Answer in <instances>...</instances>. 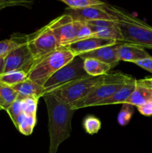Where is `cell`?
<instances>
[{
    "instance_id": "1",
    "label": "cell",
    "mask_w": 152,
    "mask_h": 153,
    "mask_svg": "<svg viewBox=\"0 0 152 153\" xmlns=\"http://www.w3.org/2000/svg\"><path fill=\"white\" fill-rule=\"evenodd\" d=\"M43 98L49 116V153H57L60 145L71 135L72 119L75 111L69 103L63 102L50 93L45 94Z\"/></svg>"
},
{
    "instance_id": "2",
    "label": "cell",
    "mask_w": 152,
    "mask_h": 153,
    "mask_svg": "<svg viewBox=\"0 0 152 153\" xmlns=\"http://www.w3.org/2000/svg\"><path fill=\"white\" fill-rule=\"evenodd\" d=\"M131 77L121 72L108 73L99 76H87L61 85L48 93L55 95L63 102L70 104L86 97L97 87L105 82H127L132 79Z\"/></svg>"
},
{
    "instance_id": "3",
    "label": "cell",
    "mask_w": 152,
    "mask_h": 153,
    "mask_svg": "<svg viewBox=\"0 0 152 153\" xmlns=\"http://www.w3.org/2000/svg\"><path fill=\"white\" fill-rule=\"evenodd\" d=\"M75 55L70 50L61 46L42 58L27 74V77L43 87L46 81L60 68L71 61Z\"/></svg>"
},
{
    "instance_id": "4",
    "label": "cell",
    "mask_w": 152,
    "mask_h": 153,
    "mask_svg": "<svg viewBox=\"0 0 152 153\" xmlns=\"http://www.w3.org/2000/svg\"><path fill=\"white\" fill-rule=\"evenodd\" d=\"M84 24L85 22L75 20L70 15L64 13L51 21L48 26L61 47L80 40V31Z\"/></svg>"
},
{
    "instance_id": "5",
    "label": "cell",
    "mask_w": 152,
    "mask_h": 153,
    "mask_svg": "<svg viewBox=\"0 0 152 153\" xmlns=\"http://www.w3.org/2000/svg\"><path fill=\"white\" fill-rule=\"evenodd\" d=\"M117 23L123 36V43L152 49V26L135 16L131 22Z\"/></svg>"
},
{
    "instance_id": "6",
    "label": "cell",
    "mask_w": 152,
    "mask_h": 153,
    "mask_svg": "<svg viewBox=\"0 0 152 153\" xmlns=\"http://www.w3.org/2000/svg\"><path fill=\"white\" fill-rule=\"evenodd\" d=\"M27 41L34 59V67L42 58L60 47L48 25L27 35Z\"/></svg>"
},
{
    "instance_id": "7",
    "label": "cell",
    "mask_w": 152,
    "mask_h": 153,
    "mask_svg": "<svg viewBox=\"0 0 152 153\" xmlns=\"http://www.w3.org/2000/svg\"><path fill=\"white\" fill-rule=\"evenodd\" d=\"M87 76L83 68V59L79 56H75L46 81L43 86V95L61 85Z\"/></svg>"
},
{
    "instance_id": "8",
    "label": "cell",
    "mask_w": 152,
    "mask_h": 153,
    "mask_svg": "<svg viewBox=\"0 0 152 153\" xmlns=\"http://www.w3.org/2000/svg\"><path fill=\"white\" fill-rule=\"evenodd\" d=\"M125 83L127 82H105L97 87L84 98L75 102L70 103V106L72 109L75 111L86 107H95L100 102L112 97L115 93L120 90Z\"/></svg>"
},
{
    "instance_id": "9",
    "label": "cell",
    "mask_w": 152,
    "mask_h": 153,
    "mask_svg": "<svg viewBox=\"0 0 152 153\" xmlns=\"http://www.w3.org/2000/svg\"><path fill=\"white\" fill-rule=\"evenodd\" d=\"M4 73L22 71L28 74L34 67V59L28 46L27 39L17 48L12 51L5 58Z\"/></svg>"
},
{
    "instance_id": "10",
    "label": "cell",
    "mask_w": 152,
    "mask_h": 153,
    "mask_svg": "<svg viewBox=\"0 0 152 153\" xmlns=\"http://www.w3.org/2000/svg\"><path fill=\"white\" fill-rule=\"evenodd\" d=\"M85 22L90 28L92 32V37L109 39L118 43H123V36L116 22L109 20H92Z\"/></svg>"
},
{
    "instance_id": "11",
    "label": "cell",
    "mask_w": 152,
    "mask_h": 153,
    "mask_svg": "<svg viewBox=\"0 0 152 153\" xmlns=\"http://www.w3.org/2000/svg\"><path fill=\"white\" fill-rule=\"evenodd\" d=\"M118 42L115 40H109V39L90 37L70 43L64 46L63 47H66L71 51L75 56H78L81 54L90 52L94 49L104 46H111V45L116 44Z\"/></svg>"
},
{
    "instance_id": "12",
    "label": "cell",
    "mask_w": 152,
    "mask_h": 153,
    "mask_svg": "<svg viewBox=\"0 0 152 153\" xmlns=\"http://www.w3.org/2000/svg\"><path fill=\"white\" fill-rule=\"evenodd\" d=\"M120 43H117L116 44L111 45V46L98 48L90 52L81 54L78 56L80 57L82 59L94 58V59L98 60L101 62L110 65V67L113 69V67L118 65L119 62L117 56V50Z\"/></svg>"
},
{
    "instance_id": "13",
    "label": "cell",
    "mask_w": 152,
    "mask_h": 153,
    "mask_svg": "<svg viewBox=\"0 0 152 153\" xmlns=\"http://www.w3.org/2000/svg\"><path fill=\"white\" fill-rule=\"evenodd\" d=\"M118 59L120 61L135 63L151 55L145 48L129 43H120L117 50Z\"/></svg>"
},
{
    "instance_id": "14",
    "label": "cell",
    "mask_w": 152,
    "mask_h": 153,
    "mask_svg": "<svg viewBox=\"0 0 152 153\" xmlns=\"http://www.w3.org/2000/svg\"><path fill=\"white\" fill-rule=\"evenodd\" d=\"M12 88L17 93L19 99L33 98L39 100L43 95V88L27 78L25 80L12 86Z\"/></svg>"
},
{
    "instance_id": "15",
    "label": "cell",
    "mask_w": 152,
    "mask_h": 153,
    "mask_svg": "<svg viewBox=\"0 0 152 153\" xmlns=\"http://www.w3.org/2000/svg\"><path fill=\"white\" fill-rule=\"evenodd\" d=\"M137 80L133 79L132 80L129 81L125 84L123 87L120 90L115 93L112 97L108 98L107 100L101 102L97 106L106 105H114V104H124L126 102L132 93L135 90L137 87Z\"/></svg>"
},
{
    "instance_id": "16",
    "label": "cell",
    "mask_w": 152,
    "mask_h": 153,
    "mask_svg": "<svg viewBox=\"0 0 152 153\" xmlns=\"http://www.w3.org/2000/svg\"><path fill=\"white\" fill-rule=\"evenodd\" d=\"M137 87L125 103L138 107L152 100V89L148 85L137 80Z\"/></svg>"
},
{
    "instance_id": "17",
    "label": "cell",
    "mask_w": 152,
    "mask_h": 153,
    "mask_svg": "<svg viewBox=\"0 0 152 153\" xmlns=\"http://www.w3.org/2000/svg\"><path fill=\"white\" fill-rule=\"evenodd\" d=\"M83 68L88 76H104L109 73L111 67L110 65L94 58L83 59Z\"/></svg>"
},
{
    "instance_id": "18",
    "label": "cell",
    "mask_w": 152,
    "mask_h": 153,
    "mask_svg": "<svg viewBox=\"0 0 152 153\" xmlns=\"http://www.w3.org/2000/svg\"><path fill=\"white\" fill-rule=\"evenodd\" d=\"M27 39L25 34H13L10 39L0 41V58H5Z\"/></svg>"
},
{
    "instance_id": "19",
    "label": "cell",
    "mask_w": 152,
    "mask_h": 153,
    "mask_svg": "<svg viewBox=\"0 0 152 153\" xmlns=\"http://www.w3.org/2000/svg\"><path fill=\"white\" fill-rule=\"evenodd\" d=\"M36 121L37 119L35 116H29L22 113L18 117L14 125L19 132L24 135L28 136L32 134L36 125Z\"/></svg>"
},
{
    "instance_id": "20",
    "label": "cell",
    "mask_w": 152,
    "mask_h": 153,
    "mask_svg": "<svg viewBox=\"0 0 152 153\" xmlns=\"http://www.w3.org/2000/svg\"><path fill=\"white\" fill-rule=\"evenodd\" d=\"M27 74L22 71H10L0 75V84L13 86L27 79Z\"/></svg>"
},
{
    "instance_id": "21",
    "label": "cell",
    "mask_w": 152,
    "mask_h": 153,
    "mask_svg": "<svg viewBox=\"0 0 152 153\" xmlns=\"http://www.w3.org/2000/svg\"><path fill=\"white\" fill-rule=\"evenodd\" d=\"M0 97L5 105V111L7 108L17 99L18 94L12 87L0 84Z\"/></svg>"
},
{
    "instance_id": "22",
    "label": "cell",
    "mask_w": 152,
    "mask_h": 153,
    "mask_svg": "<svg viewBox=\"0 0 152 153\" xmlns=\"http://www.w3.org/2000/svg\"><path fill=\"white\" fill-rule=\"evenodd\" d=\"M67 4L70 9H81L91 6L99 5L105 1L102 0H59Z\"/></svg>"
},
{
    "instance_id": "23",
    "label": "cell",
    "mask_w": 152,
    "mask_h": 153,
    "mask_svg": "<svg viewBox=\"0 0 152 153\" xmlns=\"http://www.w3.org/2000/svg\"><path fill=\"white\" fill-rule=\"evenodd\" d=\"M134 112V106L128 103L122 104V107L119 111L117 117L119 124L122 126H127L132 118Z\"/></svg>"
},
{
    "instance_id": "24",
    "label": "cell",
    "mask_w": 152,
    "mask_h": 153,
    "mask_svg": "<svg viewBox=\"0 0 152 153\" xmlns=\"http://www.w3.org/2000/svg\"><path fill=\"white\" fill-rule=\"evenodd\" d=\"M83 126L86 133L94 134L98 132L101 128V123L98 118L94 116H87L83 122Z\"/></svg>"
},
{
    "instance_id": "25",
    "label": "cell",
    "mask_w": 152,
    "mask_h": 153,
    "mask_svg": "<svg viewBox=\"0 0 152 153\" xmlns=\"http://www.w3.org/2000/svg\"><path fill=\"white\" fill-rule=\"evenodd\" d=\"M34 3V0H0V11L9 7H25L31 8Z\"/></svg>"
},
{
    "instance_id": "26",
    "label": "cell",
    "mask_w": 152,
    "mask_h": 153,
    "mask_svg": "<svg viewBox=\"0 0 152 153\" xmlns=\"http://www.w3.org/2000/svg\"><path fill=\"white\" fill-rule=\"evenodd\" d=\"M22 100V111L25 114L29 116H35L37 113V108L38 100L37 99L25 98Z\"/></svg>"
},
{
    "instance_id": "27",
    "label": "cell",
    "mask_w": 152,
    "mask_h": 153,
    "mask_svg": "<svg viewBox=\"0 0 152 153\" xmlns=\"http://www.w3.org/2000/svg\"><path fill=\"white\" fill-rule=\"evenodd\" d=\"M6 111L10 116V119L13 121V124L16 123V119L20 114L23 113L22 111V100L17 98L8 108H7Z\"/></svg>"
},
{
    "instance_id": "28",
    "label": "cell",
    "mask_w": 152,
    "mask_h": 153,
    "mask_svg": "<svg viewBox=\"0 0 152 153\" xmlns=\"http://www.w3.org/2000/svg\"><path fill=\"white\" fill-rule=\"evenodd\" d=\"M134 64L136 65L139 66V67H142L144 70H147V71L150 72L152 73V57L150 56L148 58H144V59H142L140 61H137Z\"/></svg>"
},
{
    "instance_id": "29",
    "label": "cell",
    "mask_w": 152,
    "mask_h": 153,
    "mask_svg": "<svg viewBox=\"0 0 152 153\" xmlns=\"http://www.w3.org/2000/svg\"><path fill=\"white\" fill-rule=\"evenodd\" d=\"M137 109L141 114L144 116H151L152 115V100L147 102L145 104L137 107Z\"/></svg>"
},
{
    "instance_id": "30",
    "label": "cell",
    "mask_w": 152,
    "mask_h": 153,
    "mask_svg": "<svg viewBox=\"0 0 152 153\" xmlns=\"http://www.w3.org/2000/svg\"><path fill=\"white\" fill-rule=\"evenodd\" d=\"M4 68H5V61H4V58H0V75L4 73Z\"/></svg>"
},
{
    "instance_id": "31",
    "label": "cell",
    "mask_w": 152,
    "mask_h": 153,
    "mask_svg": "<svg viewBox=\"0 0 152 153\" xmlns=\"http://www.w3.org/2000/svg\"><path fill=\"white\" fill-rule=\"evenodd\" d=\"M142 81V82H143L144 84L148 85H152V78H147V79H140Z\"/></svg>"
},
{
    "instance_id": "32",
    "label": "cell",
    "mask_w": 152,
    "mask_h": 153,
    "mask_svg": "<svg viewBox=\"0 0 152 153\" xmlns=\"http://www.w3.org/2000/svg\"><path fill=\"white\" fill-rule=\"evenodd\" d=\"M0 108H1V110H5V105H4V102L1 100V97H0Z\"/></svg>"
},
{
    "instance_id": "33",
    "label": "cell",
    "mask_w": 152,
    "mask_h": 153,
    "mask_svg": "<svg viewBox=\"0 0 152 153\" xmlns=\"http://www.w3.org/2000/svg\"><path fill=\"white\" fill-rule=\"evenodd\" d=\"M140 81H141V80H140ZM141 82H142V81H141ZM142 83H143V82H142ZM143 84H144V83H143ZM148 86H149V87H150V88H151V89H152V85H148Z\"/></svg>"
},
{
    "instance_id": "34",
    "label": "cell",
    "mask_w": 152,
    "mask_h": 153,
    "mask_svg": "<svg viewBox=\"0 0 152 153\" xmlns=\"http://www.w3.org/2000/svg\"><path fill=\"white\" fill-rule=\"evenodd\" d=\"M1 108H0V111H1Z\"/></svg>"
}]
</instances>
